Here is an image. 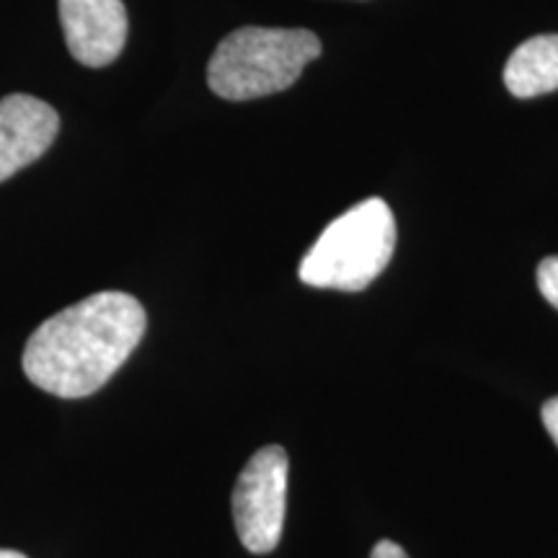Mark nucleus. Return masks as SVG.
Returning a JSON list of instances; mask_svg holds the SVG:
<instances>
[{
    "mask_svg": "<svg viewBox=\"0 0 558 558\" xmlns=\"http://www.w3.org/2000/svg\"><path fill=\"white\" fill-rule=\"evenodd\" d=\"M148 329L137 298L96 292L37 326L24 349V373L58 399H86L114 378Z\"/></svg>",
    "mask_w": 558,
    "mask_h": 558,
    "instance_id": "obj_1",
    "label": "nucleus"
},
{
    "mask_svg": "<svg viewBox=\"0 0 558 558\" xmlns=\"http://www.w3.org/2000/svg\"><path fill=\"white\" fill-rule=\"evenodd\" d=\"M320 54V39L308 29L243 26L228 34L207 65V86L226 101L279 94Z\"/></svg>",
    "mask_w": 558,
    "mask_h": 558,
    "instance_id": "obj_2",
    "label": "nucleus"
},
{
    "mask_svg": "<svg viewBox=\"0 0 558 558\" xmlns=\"http://www.w3.org/2000/svg\"><path fill=\"white\" fill-rule=\"evenodd\" d=\"M396 251V218L373 197L329 222L300 262V279L318 290L362 292L383 275Z\"/></svg>",
    "mask_w": 558,
    "mask_h": 558,
    "instance_id": "obj_3",
    "label": "nucleus"
},
{
    "mask_svg": "<svg viewBox=\"0 0 558 558\" xmlns=\"http://www.w3.org/2000/svg\"><path fill=\"white\" fill-rule=\"evenodd\" d=\"M290 458L269 445L254 452L233 488V520L243 548L264 556L279 546L288 507Z\"/></svg>",
    "mask_w": 558,
    "mask_h": 558,
    "instance_id": "obj_4",
    "label": "nucleus"
},
{
    "mask_svg": "<svg viewBox=\"0 0 558 558\" xmlns=\"http://www.w3.org/2000/svg\"><path fill=\"white\" fill-rule=\"evenodd\" d=\"M60 24L70 54L86 68L111 65L128 41L122 0H60Z\"/></svg>",
    "mask_w": 558,
    "mask_h": 558,
    "instance_id": "obj_5",
    "label": "nucleus"
},
{
    "mask_svg": "<svg viewBox=\"0 0 558 558\" xmlns=\"http://www.w3.org/2000/svg\"><path fill=\"white\" fill-rule=\"evenodd\" d=\"M58 130L60 117L47 101L26 94L0 99V181L45 156Z\"/></svg>",
    "mask_w": 558,
    "mask_h": 558,
    "instance_id": "obj_6",
    "label": "nucleus"
},
{
    "mask_svg": "<svg viewBox=\"0 0 558 558\" xmlns=\"http://www.w3.org/2000/svg\"><path fill=\"white\" fill-rule=\"evenodd\" d=\"M505 86L518 99L550 94L558 88V34H541L509 54Z\"/></svg>",
    "mask_w": 558,
    "mask_h": 558,
    "instance_id": "obj_7",
    "label": "nucleus"
},
{
    "mask_svg": "<svg viewBox=\"0 0 558 558\" xmlns=\"http://www.w3.org/2000/svg\"><path fill=\"white\" fill-rule=\"evenodd\" d=\"M538 290L558 311V256H548L538 267Z\"/></svg>",
    "mask_w": 558,
    "mask_h": 558,
    "instance_id": "obj_8",
    "label": "nucleus"
},
{
    "mask_svg": "<svg viewBox=\"0 0 558 558\" xmlns=\"http://www.w3.org/2000/svg\"><path fill=\"white\" fill-rule=\"evenodd\" d=\"M541 416H543V424H546L548 435L554 437V442L558 445V396H556V399L543 403Z\"/></svg>",
    "mask_w": 558,
    "mask_h": 558,
    "instance_id": "obj_9",
    "label": "nucleus"
},
{
    "mask_svg": "<svg viewBox=\"0 0 558 558\" xmlns=\"http://www.w3.org/2000/svg\"><path fill=\"white\" fill-rule=\"evenodd\" d=\"M369 558H409V554L399 546V543L380 541L378 546L373 548V554H369Z\"/></svg>",
    "mask_w": 558,
    "mask_h": 558,
    "instance_id": "obj_10",
    "label": "nucleus"
},
{
    "mask_svg": "<svg viewBox=\"0 0 558 558\" xmlns=\"http://www.w3.org/2000/svg\"><path fill=\"white\" fill-rule=\"evenodd\" d=\"M0 558H26L24 554H19V550H9V548H0Z\"/></svg>",
    "mask_w": 558,
    "mask_h": 558,
    "instance_id": "obj_11",
    "label": "nucleus"
}]
</instances>
